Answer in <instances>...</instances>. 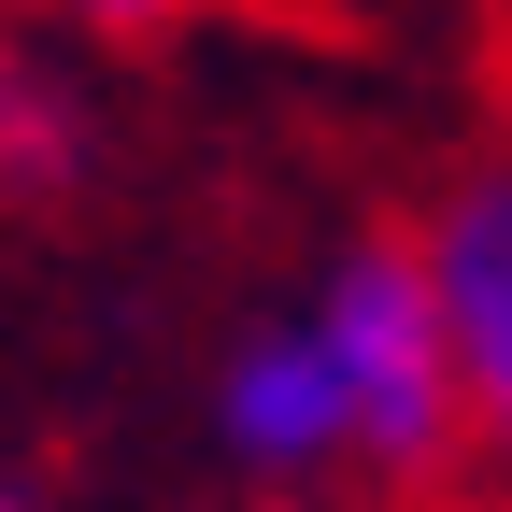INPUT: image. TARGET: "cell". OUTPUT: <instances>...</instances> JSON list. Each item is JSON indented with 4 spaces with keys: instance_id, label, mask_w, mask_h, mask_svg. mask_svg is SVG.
Wrapping results in <instances>:
<instances>
[{
    "instance_id": "6da1fadb",
    "label": "cell",
    "mask_w": 512,
    "mask_h": 512,
    "mask_svg": "<svg viewBox=\"0 0 512 512\" xmlns=\"http://www.w3.org/2000/svg\"><path fill=\"white\" fill-rule=\"evenodd\" d=\"M214 456L271 498L313 484H427L456 456V356H441V313L413 242H342L285 313L214 356Z\"/></svg>"
},
{
    "instance_id": "7a4b0ae2",
    "label": "cell",
    "mask_w": 512,
    "mask_h": 512,
    "mask_svg": "<svg viewBox=\"0 0 512 512\" xmlns=\"http://www.w3.org/2000/svg\"><path fill=\"white\" fill-rule=\"evenodd\" d=\"M413 271L456 356V456H484V484L512 498V157L456 171L441 214L413 228Z\"/></svg>"
},
{
    "instance_id": "3957f363",
    "label": "cell",
    "mask_w": 512,
    "mask_h": 512,
    "mask_svg": "<svg viewBox=\"0 0 512 512\" xmlns=\"http://www.w3.org/2000/svg\"><path fill=\"white\" fill-rule=\"evenodd\" d=\"M57 114H72V100H57L43 72H0V157H15V171L57 157Z\"/></svg>"
},
{
    "instance_id": "277c9868",
    "label": "cell",
    "mask_w": 512,
    "mask_h": 512,
    "mask_svg": "<svg viewBox=\"0 0 512 512\" xmlns=\"http://www.w3.org/2000/svg\"><path fill=\"white\" fill-rule=\"evenodd\" d=\"M57 15H72V29H114V43H143V29L185 15V0H57Z\"/></svg>"
},
{
    "instance_id": "5b68a950",
    "label": "cell",
    "mask_w": 512,
    "mask_h": 512,
    "mask_svg": "<svg viewBox=\"0 0 512 512\" xmlns=\"http://www.w3.org/2000/svg\"><path fill=\"white\" fill-rule=\"evenodd\" d=\"M0 512H57V498H43V484H29L15 456H0Z\"/></svg>"
}]
</instances>
